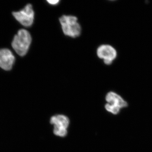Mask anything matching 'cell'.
<instances>
[{
  "instance_id": "obj_1",
  "label": "cell",
  "mask_w": 152,
  "mask_h": 152,
  "mask_svg": "<svg viewBox=\"0 0 152 152\" xmlns=\"http://www.w3.org/2000/svg\"><path fill=\"white\" fill-rule=\"evenodd\" d=\"M32 42L29 32L24 29L18 31L12 42V46L16 53L20 56H24L27 54Z\"/></svg>"
},
{
  "instance_id": "obj_2",
  "label": "cell",
  "mask_w": 152,
  "mask_h": 152,
  "mask_svg": "<svg viewBox=\"0 0 152 152\" xmlns=\"http://www.w3.org/2000/svg\"><path fill=\"white\" fill-rule=\"evenodd\" d=\"M59 21L63 33L67 37H77L81 33V27L77 17L64 15L60 17Z\"/></svg>"
},
{
  "instance_id": "obj_3",
  "label": "cell",
  "mask_w": 152,
  "mask_h": 152,
  "mask_svg": "<svg viewBox=\"0 0 152 152\" xmlns=\"http://www.w3.org/2000/svg\"><path fill=\"white\" fill-rule=\"evenodd\" d=\"M12 15L21 25L26 27H29L34 23L35 14L31 4H28L20 10L13 12Z\"/></svg>"
},
{
  "instance_id": "obj_4",
  "label": "cell",
  "mask_w": 152,
  "mask_h": 152,
  "mask_svg": "<svg viewBox=\"0 0 152 152\" xmlns=\"http://www.w3.org/2000/svg\"><path fill=\"white\" fill-rule=\"evenodd\" d=\"M97 55L99 58L103 60L106 65L111 64L116 58L117 53L113 47L109 45H102L97 50Z\"/></svg>"
},
{
  "instance_id": "obj_5",
  "label": "cell",
  "mask_w": 152,
  "mask_h": 152,
  "mask_svg": "<svg viewBox=\"0 0 152 152\" xmlns=\"http://www.w3.org/2000/svg\"><path fill=\"white\" fill-rule=\"evenodd\" d=\"M15 61V56L10 49H0V68L4 70L10 71L12 69Z\"/></svg>"
},
{
  "instance_id": "obj_6",
  "label": "cell",
  "mask_w": 152,
  "mask_h": 152,
  "mask_svg": "<svg viewBox=\"0 0 152 152\" xmlns=\"http://www.w3.org/2000/svg\"><path fill=\"white\" fill-rule=\"evenodd\" d=\"M106 100L108 104L115 106L121 109L128 106L127 103L121 96L114 92H110L106 96Z\"/></svg>"
},
{
  "instance_id": "obj_7",
  "label": "cell",
  "mask_w": 152,
  "mask_h": 152,
  "mask_svg": "<svg viewBox=\"0 0 152 152\" xmlns=\"http://www.w3.org/2000/svg\"><path fill=\"white\" fill-rule=\"evenodd\" d=\"M50 122L54 126L62 127L67 129L69 124V121L66 116L56 115L51 117Z\"/></svg>"
},
{
  "instance_id": "obj_8",
  "label": "cell",
  "mask_w": 152,
  "mask_h": 152,
  "mask_svg": "<svg viewBox=\"0 0 152 152\" xmlns=\"http://www.w3.org/2000/svg\"><path fill=\"white\" fill-rule=\"evenodd\" d=\"M53 132L56 135L64 137L67 134V130L65 128L58 126H54Z\"/></svg>"
},
{
  "instance_id": "obj_9",
  "label": "cell",
  "mask_w": 152,
  "mask_h": 152,
  "mask_svg": "<svg viewBox=\"0 0 152 152\" xmlns=\"http://www.w3.org/2000/svg\"><path fill=\"white\" fill-rule=\"evenodd\" d=\"M105 107V109L107 111L110 112L112 113L115 114V115L118 113L120 110H121L118 107H117L115 106L112 105L108 103L106 104Z\"/></svg>"
},
{
  "instance_id": "obj_10",
  "label": "cell",
  "mask_w": 152,
  "mask_h": 152,
  "mask_svg": "<svg viewBox=\"0 0 152 152\" xmlns=\"http://www.w3.org/2000/svg\"><path fill=\"white\" fill-rule=\"evenodd\" d=\"M47 2L50 4L51 5L55 6L56 5L60 2V1H57V0H50V1H47Z\"/></svg>"
}]
</instances>
